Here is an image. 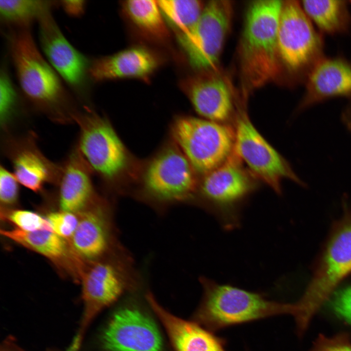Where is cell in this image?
<instances>
[{
  "label": "cell",
  "instance_id": "6da1fadb",
  "mask_svg": "<svg viewBox=\"0 0 351 351\" xmlns=\"http://www.w3.org/2000/svg\"><path fill=\"white\" fill-rule=\"evenodd\" d=\"M283 2L258 0L248 5L236 55L244 100L254 90L278 79L283 72L277 43Z\"/></svg>",
  "mask_w": 351,
  "mask_h": 351
},
{
  "label": "cell",
  "instance_id": "7a4b0ae2",
  "mask_svg": "<svg viewBox=\"0 0 351 351\" xmlns=\"http://www.w3.org/2000/svg\"><path fill=\"white\" fill-rule=\"evenodd\" d=\"M9 50L17 79L31 106L54 122H74L78 111L58 74L38 49L26 27L9 38Z\"/></svg>",
  "mask_w": 351,
  "mask_h": 351
},
{
  "label": "cell",
  "instance_id": "3957f363",
  "mask_svg": "<svg viewBox=\"0 0 351 351\" xmlns=\"http://www.w3.org/2000/svg\"><path fill=\"white\" fill-rule=\"evenodd\" d=\"M78 128L75 143L94 176L108 188L118 190L137 180L141 167L105 117L88 106L74 118Z\"/></svg>",
  "mask_w": 351,
  "mask_h": 351
},
{
  "label": "cell",
  "instance_id": "277c9868",
  "mask_svg": "<svg viewBox=\"0 0 351 351\" xmlns=\"http://www.w3.org/2000/svg\"><path fill=\"white\" fill-rule=\"evenodd\" d=\"M203 294L193 321L212 331L281 314L295 312L294 303L269 299L262 293L202 277Z\"/></svg>",
  "mask_w": 351,
  "mask_h": 351
},
{
  "label": "cell",
  "instance_id": "5b68a950",
  "mask_svg": "<svg viewBox=\"0 0 351 351\" xmlns=\"http://www.w3.org/2000/svg\"><path fill=\"white\" fill-rule=\"evenodd\" d=\"M199 176L172 139L144 165L137 179V198L159 212L180 203H193Z\"/></svg>",
  "mask_w": 351,
  "mask_h": 351
},
{
  "label": "cell",
  "instance_id": "8992f818",
  "mask_svg": "<svg viewBox=\"0 0 351 351\" xmlns=\"http://www.w3.org/2000/svg\"><path fill=\"white\" fill-rule=\"evenodd\" d=\"M83 312L78 332L72 346L79 347L89 324L105 308L126 292L137 291L140 276L128 251L121 250L91 263L81 276Z\"/></svg>",
  "mask_w": 351,
  "mask_h": 351
},
{
  "label": "cell",
  "instance_id": "52a82bcc",
  "mask_svg": "<svg viewBox=\"0 0 351 351\" xmlns=\"http://www.w3.org/2000/svg\"><path fill=\"white\" fill-rule=\"evenodd\" d=\"M258 180L233 151L218 167L199 177L193 203L213 214L227 230L239 226L242 204Z\"/></svg>",
  "mask_w": 351,
  "mask_h": 351
},
{
  "label": "cell",
  "instance_id": "ba28073f",
  "mask_svg": "<svg viewBox=\"0 0 351 351\" xmlns=\"http://www.w3.org/2000/svg\"><path fill=\"white\" fill-rule=\"evenodd\" d=\"M346 214L331 235L312 280L295 303L296 312L293 317L300 336L338 284L351 272V213Z\"/></svg>",
  "mask_w": 351,
  "mask_h": 351
},
{
  "label": "cell",
  "instance_id": "9c48e42d",
  "mask_svg": "<svg viewBox=\"0 0 351 351\" xmlns=\"http://www.w3.org/2000/svg\"><path fill=\"white\" fill-rule=\"evenodd\" d=\"M171 134L199 177L223 163L234 150V128L229 124L179 116L172 121Z\"/></svg>",
  "mask_w": 351,
  "mask_h": 351
},
{
  "label": "cell",
  "instance_id": "30bf717a",
  "mask_svg": "<svg viewBox=\"0 0 351 351\" xmlns=\"http://www.w3.org/2000/svg\"><path fill=\"white\" fill-rule=\"evenodd\" d=\"M245 103L241 101L236 106L233 120L234 153L258 181L266 184L278 195L282 193V183L284 179L305 186V183L288 161L254 125Z\"/></svg>",
  "mask_w": 351,
  "mask_h": 351
},
{
  "label": "cell",
  "instance_id": "8fae6325",
  "mask_svg": "<svg viewBox=\"0 0 351 351\" xmlns=\"http://www.w3.org/2000/svg\"><path fill=\"white\" fill-rule=\"evenodd\" d=\"M277 43L282 70L292 75H303L306 78L322 58V39L305 13L300 2L283 1Z\"/></svg>",
  "mask_w": 351,
  "mask_h": 351
},
{
  "label": "cell",
  "instance_id": "7c38bea8",
  "mask_svg": "<svg viewBox=\"0 0 351 351\" xmlns=\"http://www.w3.org/2000/svg\"><path fill=\"white\" fill-rule=\"evenodd\" d=\"M232 16L231 1H209L194 26L178 34L179 42L192 67L201 72L215 69Z\"/></svg>",
  "mask_w": 351,
  "mask_h": 351
},
{
  "label": "cell",
  "instance_id": "4fadbf2b",
  "mask_svg": "<svg viewBox=\"0 0 351 351\" xmlns=\"http://www.w3.org/2000/svg\"><path fill=\"white\" fill-rule=\"evenodd\" d=\"M163 339L152 316L131 302L114 312L100 338L104 351H164Z\"/></svg>",
  "mask_w": 351,
  "mask_h": 351
},
{
  "label": "cell",
  "instance_id": "5bb4252c",
  "mask_svg": "<svg viewBox=\"0 0 351 351\" xmlns=\"http://www.w3.org/2000/svg\"><path fill=\"white\" fill-rule=\"evenodd\" d=\"M1 150L21 185L35 193L42 192L48 185L56 186L60 163L54 162L44 155L32 131L1 135Z\"/></svg>",
  "mask_w": 351,
  "mask_h": 351
},
{
  "label": "cell",
  "instance_id": "9a60e30c",
  "mask_svg": "<svg viewBox=\"0 0 351 351\" xmlns=\"http://www.w3.org/2000/svg\"><path fill=\"white\" fill-rule=\"evenodd\" d=\"M78 214V225L70 243L81 261L92 263L124 248L118 240L112 210L105 199Z\"/></svg>",
  "mask_w": 351,
  "mask_h": 351
},
{
  "label": "cell",
  "instance_id": "2e32d148",
  "mask_svg": "<svg viewBox=\"0 0 351 351\" xmlns=\"http://www.w3.org/2000/svg\"><path fill=\"white\" fill-rule=\"evenodd\" d=\"M38 22L40 43L46 59L71 87L81 89L89 75L87 59L65 38L50 12Z\"/></svg>",
  "mask_w": 351,
  "mask_h": 351
},
{
  "label": "cell",
  "instance_id": "e0dca14e",
  "mask_svg": "<svg viewBox=\"0 0 351 351\" xmlns=\"http://www.w3.org/2000/svg\"><path fill=\"white\" fill-rule=\"evenodd\" d=\"M186 91L199 117L230 124L236 108L233 90L226 79L215 69L202 71L188 80Z\"/></svg>",
  "mask_w": 351,
  "mask_h": 351
},
{
  "label": "cell",
  "instance_id": "ac0fdd59",
  "mask_svg": "<svg viewBox=\"0 0 351 351\" xmlns=\"http://www.w3.org/2000/svg\"><path fill=\"white\" fill-rule=\"evenodd\" d=\"M60 165L56 186L60 211L79 214L102 198L96 190L94 175L75 144Z\"/></svg>",
  "mask_w": 351,
  "mask_h": 351
},
{
  "label": "cell",
  "instance_id": "d6986e66",
  "mask_svg": "<svg viewBox=\"0 0 351 351\" xmlns=\"http://www.w3.org/2000/svg\"><path fill=\"white\" fill-rule=\"evenodd\" d=\"M145 299L159 320L174 351H227L226 340L194 321L178 317L165 309L151 292Z\"/></svg>",
  "mask_w": 351,
  "mask_h": 351
},
{
  "label": "cell",
  "instance_id": "ffe728a7",
  "mask_svg": "<svg viewBox=\"0 0 351 351\" xmlns=\"http://www.w3.org/2000/svg\"><path fill=\"white\" fill-rule=\"evenodd\" d=\"M298 110L323 100L351 95V63L340 58H321L306 77Z\"/></svg>",
  "mask_w": 351,
  "mask_h": 351
},
{
  "label": "cell",
  "instance_id": "44dd1931",
  "mask_svg": "<svg viewBox=\"0 0 351 351\" xmlns=\"http://www.w3.org/2000/svg\"><path fill=\"white\" fill-rule=\"evenodd\" d=\"M158 61L149 50L135 47L90 63L89 76L96 81L136 78H147L157 67Z\"/></svg>",
  "mask_w": 351,
  "mask_h": 351
},
{
  "label": "cell",
  "instance_id": "7402d4cb",
  "mask_svg": "<svg viewBox=\"0 0 351 351\" xmlns=\"http://www.w3.org/2000/svg\"><path fill=\"white\" fill-rule=\"evenodd\" d=\"M4 236L49 259L56 265L81 276V261L74 252L70 242L52 231L26 232L18 228L1 230Z\"/></svg>",
  "mask_w": 351,
  "mask_h": 351
},
{
  "label": "cell",
  "instance_id": "603a6c76",
  "mask_svg": "<svg viewBox=\"0 0 351 351\" xmlns=\"http://www.w3.org/2000/svg\"><path fill=\"white\" fill-rule=\"evenodd\" d=\"M300 4L312 22L324 33L336 34L347 27L349 17L343 0H306Z\"/></svg>",
  "mask_w": 351,
  "mask_h": 351
},
{
  "label": "cell",
  "instance_id": "cb8c5ba5",
  "mask_svg": "<svg viewBox=\"0 0 351 351\" xmlns=\"http://www.w3.org/2000/svg\"><path fill=\"white\" fill-rule=\"evenodd\" d=\"M123 5L130 19L141 30L158 39L168 36V31L157 0H127Z\"/></svg>",
  "mask_w": 351,
  "mask_h": 351
},
{
  "label": "cell",
  "instance_id": "d4e9b609",
  "mask_svg": "<svg viewBox=\"0 0 351 351\" xmlns=\"http://www.w3.org/2000/svg\"><path fill=\"white\" fill-rule=\"evenodd\" d=\"M163 15L178 31L191 29L198 20L205 4L196 0H157Z\"/></svg>",
  "mask_w": 351,
  "mask_h": 351
},
{
  "label": "cell",
  "instance_id": "484cf974",
  "mask_svg": "<svg viewBox=\"0 0 351 351\" xmlns=\"http://www.w3.org/2000/svg\"><path fill=\"white\" fill-rule=\"evenodd\" d=\"M54 5L46 0H0V16L7 22L26 26L33 20L38 21Z\"/></svg>",
  "mask_w": 351,
  "mask_h": 351
},
{
  "label": "cell",
  "instance_id": "4316f807",
  "mask_svg": "<svg viewBox=\"0 0 351 351\" xmlns=\"http://www.w3.org/2000/svg\"><path fill=\"white\" fill-rule=\"evenodd\" d=\"M16 89L7 71L1 69L0 76V125L1 134L16 132L20 114Z\"/></svg>",
  "mask_w": 351,
  "mask_h": 351
},
{
  "label": "cell",
  "instance_id": "83f0119b",
  "mask_svg": "<svg viewBox=\"0 0 351 351\" xmlns=\"http://www.w3.org/2000/svg\"><path fill=\"white\" fill-rule=\"evenodd\" d=\"M5 214L10 222L21 230L26 232L41 230L53 232L47 218L34 212L20 209L12 210L6 212Z\"/></svg>",
  "mask_w": 351,
  "mask_h": 351
},
{
  "label": "cell",
  "instance_id": "f1b7e54d",
  "mask_svg": "<svg viewBox=\"0 0 351 351\" xmlns=\"http://www.w3.org/2000/svg\"><path fill=\"white\" fill-rule=\"evenodd\" d=\"M20 183L13 172L2 164L0 166V201L4 209L17 204L20 194Z\"/></svg>",
  "mask_w": 351,
  "mask_h": 351
},
{
  "label": "cell",
  "instance_id": "f546056e",
  "mask_svg": "<svg viewBox=\"0 0 351 351\" xmlns=\"http://www.w3.org/2000/svg\"><path fill=\"white\" fill-rule=\"evenodd\" d=\"M76 214L62 211L52 212L47 215L53 232L59 236L67 239L74 234L78 223Z\"/></svg>",
  "mask_w": 351,
  "mask_h": 351
},
{
  "label": "cell",
  "instance_id": "4dcf8cb0",
  "mask_svg": "<svg viewBox=\"0 0 351 351\" xmlns=\"http://www.w3.org/2000/svg\"><path fill=\"white\" fill-rule=\"evenodd\" d=\"M309 351H351V340L344 333L332 336L320 334Z\"/></svg>",
  "mask_w": 351,
  "mask_h": 351
},
{
  "label": "cell",
  "instance_id": "1f68e13d",
  "mask_svg": "<svg viewBox=\"0 0 351 351\" xmlns=\"http://www.w3.org/2000/svg\"><path fill=\"white\" fill-rule=\"evenodd\" d=\"M329 299L335 314L351 325V286L335 292Z\"/></svg>",
  "mask_w": 351,
  "mask_h": 351
},
{
  "label": "cell",
  "instance_id": "d6a6232c",
  "mask_svg": "<svg viewBox=\"0 0 351 351\" xmlns=\"http://www.w3.org/2000/svg\"><path fill=\"white\" fill-rule=\"evenodd\" d=\"M85 2L84 0H61L59 4L68 15L78 17L84 12Z\"/></svg>",
  "mask_w": 351,
  "mask_h": 351
},
{
  "label": "cell",
  "instance_id": "836d02e7",
  "mask_svg": "<svg viewBox=\"0 0 351 351\" xmlns=\"http://www.w3.org/2000/svg\"><path fill=\"white\" fill-rule=\"evenodd\" d=\"M342 120L347 129L351 132V103L344 112Z\"/></svg>",
  "mask_w": 351,
  "mask_h": 351
},
{
  "label": "cell",
  "instance_id": "e575fe53",
  "mask_svg": "<svg viewBox=\"0 0 351 351\" xmlns=\"http://www.w3.org/2000/svg\"><path fill=\"white\" fill-rule=\"evenodd\" d=\"M12 351L10 350H8V349H4V350H3V351Z\"/></svg>",
  "mask_w": 351,
  "mask_h": 351
},
{
  "label": "cell",
  "instance_id": "d590c367",
  "mask_svg": "<svg viewBox=\"0 0 351 351\" xmlns=\"http://www.w3.org/2000/svg\"></svg>",
  "mask_w": 351,
  "mask_h": 351
}]
</instances>
